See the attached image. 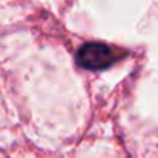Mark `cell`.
Wrapping results in <instances>:
<instances>
[{
  "instance_id": "obj_1",
  "label": "cell",
  "mask_w": 158,
  "mask_h": 158,
  "mask_svg": "<svg viewBox=\"0 0 158 158\" xmlns=\"http://www.w3.org/2000/svg\"><path fill=\"white\" fill-rule=\"evenodd\" d=\"M117 60L112 48L103 43H86L77 52V63L89 71H100L109 68Z\"/></svg>"
}]
</instances>
